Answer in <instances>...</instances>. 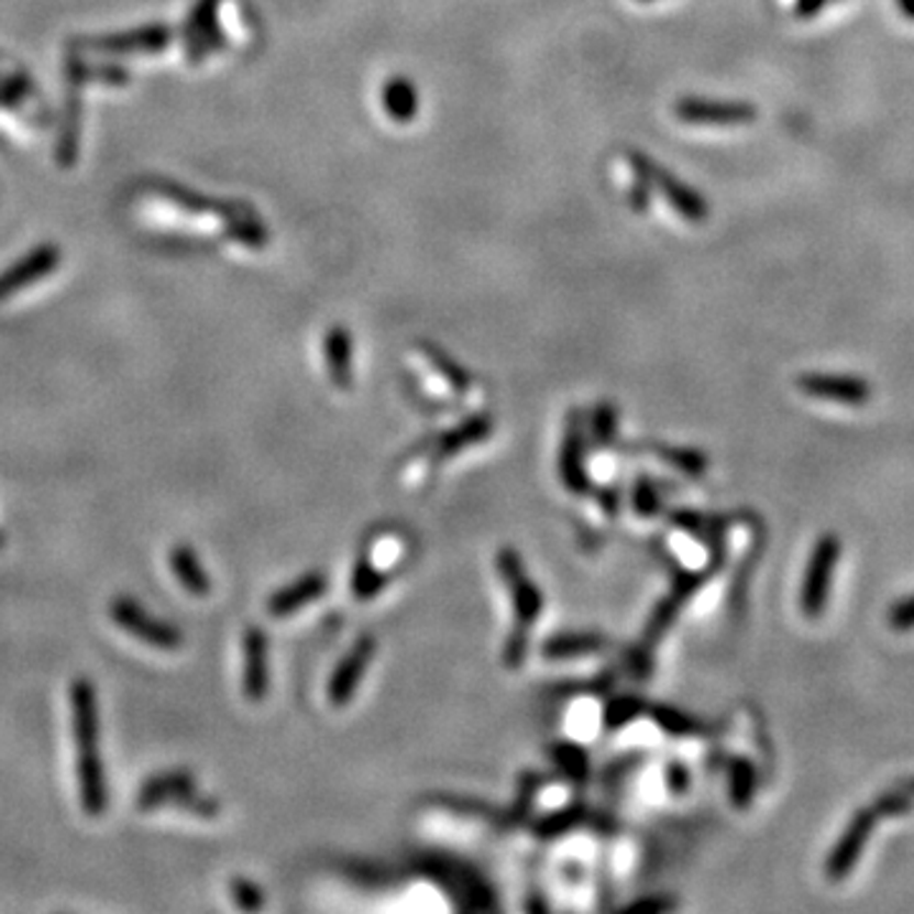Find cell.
<instances>
[{
	"instance_id": "9c48e42d",
	"label": "cell",
	"mask_w": 914,
	"mask_h": 914,
	"mask_svg": "<svg viewBox=\"0 0 914 914\" xmlns=\"http://www.w3.org/2000/svg\"><path fill=\"white\" fill-rule=\"evenodd\" d=\"M244 673H242V691L252 704L265 702L269 694V638L267 632L250 625L244 630Z\"/></svg>"
},
{
	"instance_id": "5bb4252c",
	"label": "cell",
	"mask_w": 914,
	"mask_h": 914,
	"mask_svg": "<svg viewBox=\"0 0 914 914\" xmlns=\"http://www.w3.org/2000/svg\"><path fill=\"white\" fill-rule=\"evenodd\" d=\"M582 458H584V448H582L580 411H572V415L566 417L562 455H559V473H562V481L572 493H587L590 491V477H587V473H584Z\"/></svg>"
},
{
	"instance_id": "4316f807",
	"label": "cell",
	"mask_w": 914,
	"mask_h": 914,
	"mask_svg": "<svg viewBox=\"0 0 914 914\" xmlns=\"http://www.w3.org/2000/svg\"><path fill=\"white\" fill-rule=\"evenodd\" d=\"M617 432V409L613 401H599V405L592 409V438L599 444H607L615 440Z\"/></svg>"
},
{
	"instance_id": "3957f363",
	"label": "cell",
	"mask_w": 914,
	"mask_h": 914,
	"mask_svg": "<svg viewBox=\"0 0 914 914\" xmlns=\"http://www.w3.org/2000/svg\"><path fill=\"white\" fill-rule=\"evenodd\" d=\"M838 559H841V541L834 533H826L815 541L813 554L808 559V566H805L803 574V587H801V609L805 617L823 615L828 603V590H830V576L836 572Z\"/></svg>"
},
{
	"instance_id": "f546056e",
	"label": "cell",
	"mask_w": 914,
	"mask_h": 914,
	"mask_svg": "<svg viewBox=\"0 0 914 914\" xmlns=\"http://www.w3.org/2000/svg\"><path fill=\"white\" fill-rule=\"evenodd\" d=\"M526 650H529V630L514 628L510 630V636L506 638V648H504V663L508 665V669H518V665L524 663Z\"/></svg>"
},
{
	"instance_id": "1f68e13d",
	"label": "cell",
	"mask_w": 914,
	"mask_h": 914,
	"mask_svg": "<svg viewBox=\"0 0 914 914\" xmlns=\"http://www.w3.org/2000/svg\"><path fill=\"white\" fill-rule=\"evenodd\" d=\"M576 821H580V811H562L559 815H554V818H547L543 823H539V834L559 836V834H564L566 828H572Z\"/></svg>"
},
{
	"instance_id": "44dd1931",
	"label": "cell",
	"mask_w": 914,
	"mask_h": 914,
	"mask_svg": "<svg viewBox=\"0 0 914 914\" xmlns=\"http://www.w3.org/2000/svg\"><path fill=\"white\" fill-rule=\"evenodd\" d=\"M419 353H422V356H425L427 361H430L434 372H438L440 376L448 378V384H450L452 389H455L458 394L471 392V384H473L471 374H467L465 368L460 366L458 361L450 356V353H444L438 343L422 341V343H419Z\"/></svg>"
},
{
	"instance_id": "277c9868",
	"label": "cell",
	"mask_w": 914,
	"mask_h": 914,
	"mask_svg": "<svg viewBox=\"0 0 914 914\" xmlns=\"http://www.w3.org/2000/svg\"><path fill=\"white\" fill-rule=\"evenodd\" d=\"M673 118L691 128H739L757 118V107L742 100H709V97H679Z\"/></svg>"
},
{
	"instance_id": "8fae6325",
	"label": "cell",
	"mask_w": 914,
	"mask_h": 914,
	"mask_svg": "<svg viewBox=\"0 0 914 914\" xmlns=\"http://www.w3.org/2000/svg\"><path fill=\"white\" fill-rule=\"evenodd\" d=\"M797 389L808 397L841 405H863L871 397L869 384L861 376L846 374H803L797 378Z\"/></svg>"
},
{
	"instance_id": "ac0fdd59",
	"label": "cell",
	"mask_w": 914,
	"mask_h": 914,
	"mask_svg": "<svg viewBox=\"0 0 914 914\" xmlns=\"http://www.w3.org/2000/svg\"><path fill=\"white\" fill-rule=\"evenodd\" d=\"M170 572L176 576L180 587H184L188 595L194 597H206L211 592V576L206 574L203 564L196 557V551L188 547V543H176L170 549Z\"/></svg>"
},
{
	"instance_id": "7c38bea8",
	"label": "cell",
	"mask_w": 914,
	"mask_h": 914,
	"mask_svg": "<svg viewBox=\"0 0 914 914\" xmlns=\"http://www.w3.org/2000/svg\"><path fill=\"white\" fill-rule=\"evenodd\" d=\"M77 785L79 803L85 813L92 815V818L104 815L107 805H110V788H107L104 762L100 752L77 755Z\"/></svg>"
},
{
	"instance_id": "6da1fadb",
	"label": "cell",
	"mask_w": 914,
	"mask_h": 914,
	"mask_svg": "<svg viewBox=\"0 0 914 914\" xmlns=\"http://www.w3.org/2000/svg\"><path fill=\"white\" fill-rule=\"evenodd\" d=\"M137 808L140 811H155L163 805H176L188 813L199 815V818H219L221 805L213 797L199 795L196 790V778L188 770H168L161 775L147 778L137 790Z\"/></svg>"
},
{
	"instance_id": "f1b7e54d",
	"label": "cell",
	"mask_w": 914,
	"mask_h": 914,
	"mask_svg": "<svg viewBox=\"0 0 914 914\" xmlns=\"http://www.w3.org/2000/svg\"><path fill=\"white\" fill-rule=\"evenodd\" d=\"M232 900L239 910H246V912H257L262 904H265V894H262V889L254 884L250 879H232Z\"/></svg>"
},
{
	"instance_id": "2e32d148",
	"label": "cell",
	"mask_w": 914,
	"mask_h": 914,
	"mask_svg": "<svg viewBox=\"0 0 914 914\" xmlns=\"http://www.w3.org/2000/svg\"><path fill=\"white\" fill-rule=\"evenodd\" d=\"M323 351L328 361V376L339 389H351L353 384V339L345 328L335 326L326 333Z\"/></svg>"
},
{
	"instance_id": "484cf974",
	"label": "cell",
	"mask_w": 914,
	"mask_h": 914,
	"mask_svg": "<svg viewBox=\"0 0 914 914\" xmlns=\"http://www.w3.org/2000/svg\"><path fill=\"white\" fill-rule=\"evenodd\" d=\"M640 712H643V702H640V698L617 696L605 706L603 722L607 729H617V727H623V724H628L630 719H636Z\"/></svg>"
},
{
	"instance_id": "7402d4cb",
	"label": "cell",
	"mask_w": 914,
	"mask_h": 914,
	"mask_svg": "<svg viewBox=\"0 0 914 914\" xmlns=\"http://www.w3.org/2000/svg\"><path fill=\"white\" fill-rule=\"evenodd\" d=\"M650 714H653V719L658 722V727L665 729V735H676V737H689V735H702L704 727L698 724L694 716H686L679 709H673V706H650Z\"/></svg>"
},
{
	"instance_id": "e575fe53",
	"label": "cell",
	"mask_w": 914,
	"mask_h": 914,
	"mask_svg": "<svg viewBox=\"0 0 914 914\" xmlns=\"http://www.w3.org/2000/svg\"><path fill=\"white\" fill-rule=\"evenodd\" d=\"M828 3H836V0H793V13L797 19H811V15L821 13Z\"/></svg>"
},
{
	"instance_id": "52a82bcc",
	"label": "cell",
	"mask_w": 914,
	"mask_h": 914,
	"mask_svg": "<svg viewBox=\"0 0 914 914\" xmlns=\"http://www.w3.org/2000/svg\"><path fill=\"white\" fill-rule=\"evenodd\" d=\"M71 706V735L77 755L100 752V712H97L95 683L79 676L69 686Z\"/></svg>"
},
{
	"instance_id": "d6a6232c",
	"label": "cell",
	"mask_w": 914,
	"mask_h": 914,
	"mask_svg": "<svg viewBox=\"0 0 914 914\" xmlns=\"http://www.w3.org/2000/svg\"><path fill=\"white\" fill-rule=\"evenodd\" d=\"M632 500H636V508H638L640 516H653V514H658L656 488L648 481H640L638 483L636 496H632Z\"/></svg>"
},
{
	"instance_id": "cb8c5ba5",
	"label": "cell",
	"mask_w": 914,
	"mask_h": 914,
	"mask_svg": "<svg viewBox=\"0 0 914 914\" xmlns=\"http://www.w3.org/2000/svg\"><path fill=\"white\" fill-rule=\"evenodd\" d=\"M384 584H386V576L374 570L372 562L366 559V554L361 557L356 562V570H353V576H351V587H353V595H356V599L364 603V599L376 597L378 592H382Z\"/></svg>"
},
{
	"instance_id": "7a4b0ae2",
	"label": "cell",
	"mask_w": 914,
	"mask_h": 914,
	"mask_svg": "<svg viewBox=\"0 0 914 914\" xmlns=\"http://www.w3.org/2000/svg\"><path fill=\"white\" fill-rule=\"evenodd\" d=\"M110 617L120 630L133 636L140 643L158 650H178L184 646V632L161 617H153L147 609L135 603L133 597H114L110 603Z\"/></svg>"
},
{
	"instance_id": "9a60e30c",
	"label": "cell",
	"mask_w": 914,
	"mask_h": 914,
	"mask_svg": "<svg viewBox=\"0 0 914 914\" xmlns=\"http://www.w3.org/2000/svg\"><path fill=\"white\" fill-rule=\"evenodd\" d=\"M378 102H382V110L392 122L409 125L419 112V89L405 74H394L382 85Z\"/></svg>"
},
{
	"instance_id": "836d02e7",
	"label": "cell",
	"mask_w": 914,
	"mask_h": 914,
	"mask_svg": "<svg viewBox=\"0 0 914 914\" xmlns=\"http://www.w3.org/2000/svg\"><path fill=\"white\" fill-rule=\"evenodd\" d=\"M689 782H691L689 770L683 768L681 762H671L669 770H665V785H669V790H673V793L681 795L683 790L689 788Z\"/></svg>"
},
{
	"instance_id": "8d00e7d4",
	"label": "cell",
	"mask_w": 914,
	"mask_h": 914,
	"mask_svg": "<svg viewBox=\"0 0 914 914\" xmlns=\"http://www.w3.org/2000/svg\"><path fill=\"white\" fill-rule=\"evenodd\" d=\"M896 5H900V11L907 15V19H914V0H896Z\"/></svg>"
},
{
	"instance_id": "5b68a950",
	"label": "cell",
	"mask_w": 914,
	"mask_h": 914,
	"mask_svg": "<svg viewBox=\"0 0 914 914\" xmlns=\"http://www.w3.org/2000/svg\"><path fill=\"white\" fill-rule=\"evenodd\" d=\"M496 564H498V574L504 576L510 597H514L516 628L529 630L533 625V620H537V617L541 615V607H543L541 592H539L537 584L531 582V576H526L524 562H521V557H518L516 549H510V547L500 549L498 557H496Z\"/></svg>"
},
{
	"instance_id": "d6986e66",
	"label": "cell",
	"mask_w": 914,
	"mask_h": 914,
	"mask_svg": "<svg viewBox=\"0 0 914 914\" xmlns=\"http://www.w3.org/2000/svg\"><path fill=\"white\" fill-rule=\"evenodd\" d=\"M491 432H493V419L488 415H477V417L465 419V422L455 427V430L444 432L434 448H438L440 458H450L463 448H467V444L485 440Z\"/></svg>"
},
{
	"instance_id": "4dcf8cb0",
	"label": "cell",
	"mask_w": 914,
	"mask_h": 914,
	"mask_svg": "<svg viewBox=\"0 0 914 914\" xmlns=\"http://www.w3.org/2000/svg\"><path fill=\"white\" fill-rule=\"evenodd\" d=\"M889 625L896 630H912L914 628V595L902 599V603L892 605L889 609Z\"/></svg>"
},
{
	"instance_id": "d590c367",
	"label": "cell",
	"mask_w": 914,
	"mask_h": 914,
	"mask_svg": "<svg viewBox=\"0 0 914 914\" xmlns=\"http://www.w3.org/2000/svg\"><path fill=\"white\" fill-rule=\"evenodd\" d=\"M671 907H673V900H669V896H661V900L632 902L630 907H628V912H643V910H648V912H663V910H671Z\"/></svg>"
},
{
	"instance_id": "ffe728a7",
	"label": "cell",
	"mask_w": 914,
	"mask_h": 914,
	"mask_svg": "<svg viewBox=\"0 0 914 914\" xmlns=\"http://www.w3.org/2000/svg\"><path fill=\"white\" fill-rule=\"evenodd\" d=\"M603 646H605V638L595 636V632H564V636L549 638L547 643L541 646V653L543 658H554V661H559V658L597 653Z\"/></svg>"
},
{
	"instance_id": "4fadbf2b",
	"label": "cell",
	"mask_w": 914,
	"mask_h": 914,
	"mask_svg": "<svg viewBox=\"0 0 914 914\" xmlns=\"http://www.w3.org/2000/svg\"><path fill=\"white\" fill-rule=\"evenodd\" d=\"M328 587V576L323 572H308L298 576V580L279 587L275 595L267 599V613L272 617H290L300 613L305 605L316 603Z\"/></svg>"
},
{
	"instance_id": "603a6c76",
	"label": "cell",
	"mask_w": 914,
	"mask_h": 914,
	"mask_svg": "<svg viewBox=\"0 0 914 914\" xmlns=\"http://www.w3.org/2000/svg\"><path fill=\"white\" fill-rule=\"evenodd\" d=\"M658 455H661L665 463H673L676 471L691 477H702L706 473V455L698 450L691 448H669V444H658Z\"/></svg>"
},
{
	"instance_id": "ba28073f",
	"label": "cell",
	"mask_w": 914,
	"mask_h": 914,
	"mask_svg": "<svg viewBox=\"0 0 914 914\" xmlns=\"http://www.w3.org/2000/svg\"><path fill=\"white\" fill-rule=\"evenodd\" d=\"M877 821H879L877 808H863L854 815L851 823L846 826V830L841 834V838H838V844L834 846V851H830L828 861H826V877L830 881L846 879L848 871L859 863L863 846H867Z\"/></svg>"
},
{
	"instance_id": "d4e9b609",
	"label": "cell",
	"mask_w": 914,
	"mask_h": 914,
	"mask_svg": "<svg viewBox=\"0 0 914 914\" xmlns=\"http://www.w3.org/2000/svg\"><path fill=\"white\" fill-rule=\"evenodd\" d=\"M729 790H731V801L739 808H745V805L752 801V793H755V768L749 764L747 760H735L729 768Z\"/></svg>"
},
{
	"instance_id": "8992f818",
	"label": "cell",
	"mask_w": 914,
	"mask_h": 914,
	"mask_svg": "<svg viewBox=\"0 0 914 914\" xmlns=\"http://www.w3.org/2000/svg\"><path fill=\"white\" fill-rule=\"evenodd\" d=\"M648 180H650V186H653V191L661 194L665 203H669L683 221H689V224H704V221L709 219V213H712L709 201H706L694 186H689L686 180H681L676 173L665 170L661 163L650 158V155H648Z\"/></svg>"
},
{
	"instance_id": "74e56055",
	"label": "cell",
	"mask_w": 914,
	"mask_h": 914,
	"mask_svg": "<svg viewBox=\"0 0 914 914\" xmlns=\"http://www.w3.org/2000/svg\"><path fill=\"white\" fill-rule=\"evenodd\" d=\"M638 3H656V0H638Z\"/></svg>"
},
{
	"instance_id": "e0dca14e",
	"label": "cell",
	"mask_w": 914,
	"mask_h": 914,
	"mask_svg": "<svg viewBox=\"0 0 914 914\" xmlns=\"http://www.w3.org/2000/svg\"><path fill=\"white\" fill-rule=\"evenodd\" d=\"M620 166L625 170V196L628 206L636 213H646L650 209V194L653 186L648 180V155L643 151H623Z\"/></svg>"
},
{
	"instance_id": "83f0119b",
	"label": "cell",
	"mask_w": 914,
	"mask_h": 914,
	"mask_svg": "<svg viewBox=\"0 0 914 914\" xmlns=\"http://www.w3.org/2000/svg\"><path fill=\"white\" fill-rule=\"evenodd\" d=\"M554 760H557L559 768H562L570 778H574V780H584V778H587L590 762H587V755H584L580 747H574V745L557 747L554 749Z\"/></svg>"
},
{
	"instance_id": "30bf717a",
	"label": "cell",
	"mask_w": 914,
	"mask_h": 914,
	"mask_svg": "<svg viewBox=\"0 0 914 914\" xmlns=\"http://www.w3.org/2000/svg\"><path fill=\"white\" fill-rule=\"evenodd\" d=\"M374 653H376V638L364 636L351 646L349 653L343 656V661L335 665L333 676L331 681H328V698H331L333 706H345L351 702L359 689L361 676H364L368 663H372Z\"/></svg>"
}]
</instances>
